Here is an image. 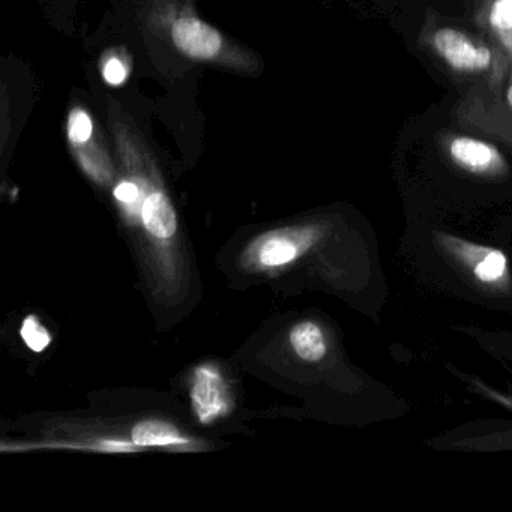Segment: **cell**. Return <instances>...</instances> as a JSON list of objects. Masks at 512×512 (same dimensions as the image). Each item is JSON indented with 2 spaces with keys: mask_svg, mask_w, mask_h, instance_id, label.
Segmentation results:
<instances>
[{
  "mask_svg": "<svg viewBox=\"0 0 512 512\" xmlns=\"http://www.w3.org/2000/svg\"><path fill=\"white\" fill-rule=\"evenodd\" d=\"M142 11L146 29L188 61L244 76L262 70L259 55L206 23L194 0H143Z\"/></svg>",
  "mask_w": 512,
  "mask_h": 512,
  "instance_id": "6da1fadb",
  "label": "cell"
},
{
  "mask_svg": "<svg viewBox=\"0 0 512 512\" xmlns=\"http://www.w3.org/2000/svg\"><path fill=\"white\" fill-rule=\"evenodd\" d=\"M419 46L433 56L451 76L475 83H494L505 76L511 64L484 37H475L457 26L425 17Z\"/></svg>",
  "mask_w": 512,
  "mask_h": 512,
  "instance_id": "7a4b0ae2",
  "label": "cell"
},
{
  "mask_svg": "<svg viewBox=\"0 0 512 512\" xmlns=\"http://www.w3.org/2000/svg\"><path fill=\"white\" fill-rule=\"evenodd\" d=\"M454 118L466 130L512 148V64L497 82L470 85L455 106Z\"/></svg>",
  "mask_w": 512,
  "mask_h": 512,
  "instance_id": "3957f363",
  "label": "cell"
},
{
  "mask_svg": "<svg viewBox=\"0 0 512 512\" xmlns=\"http://www.w3.org/2000/svg\"><path fill=\"white\" fill-rule=\"evenodd\" d=\"M67 139L71 151L89 175L98 181L109 178L112 160L104 146L106 139L83 104H74L68 112Z\"/></svg>",
  "mask_w": 512,
  "mask_h": 512,
  "instance_id": "277c9868",
  "label": "cell"
},
{
  "mask_svg": "<svg viewBox=\"0 0 512 512\" xmlns=\"http://www.w3.org/2000/svg\"><path fill=\"white\" fill-rule=\"evenodd\" d=\"M437 140L446 157L464 172L488 178H496L508 172V163L502 152L481 137L442 131Z\"/></svg>",
  "mask_w": 512,
  "mask_h": 512,
  "instance_id": "5b68a950",
  "label": "cell"
},
{
  "mask_svg": "<svg viewBox=\"0 0 512 512\" xmlns=\"http://www.w3.org/2000/svg\"><path fill=\"white\" fill-rule=\"evenodd\" d=\"M472 20L482 37L512 64V0H485L472 11Z\"/></svg>",
  "mask_w": 512,
  "mask_h": 512,
  "instance_id": "8992f818",
  "label": "cell"
},
{
  "mask_svg": "<svg viewBox=\"0 0 512 512\" xmlns=\"http://www.w3.org/2000/svg\"><path fill=\"white\" fill-rule=\"evenodd\" d=\"M142 217L148 232L157 238H172L178 229V220H176L172 203L167 199L166 194L158 191L146 197Z\"/></svg>",
  "mask_w": 512,
  "mask_h": 512,
  "instance_id": "52a82bcc",
  "label": "cell"
},
{
  "mask_svg": "<svg viewBox=\"0 0 512 512\" xmlns=\"http://www.w3.org/2000/svg\"><path fill=\"white\" fill-rule=\"evenodd\" d=\"M290 343L298 356L305 361H319L326 352L322 331L311 322L298 323L290 332Z\"/></svg>",
  "mask_w": 512,
  "mask_h": 512,
  "instance_id": "ba28073f",
  "label": "cell"
},
{
  "mask_svg": "<svg viewBox=\"0 0 512 512\" xmlns=\"http://www.w3.org/2000/svg\"><path fill=\"white\" fill-rule=\"evenodd\" d=\"M133 442L139 446H166L187 442L176 427L164 421H142L131 431Z\"/></svg>",
  "mask_w": 512,
  "mask_h": 512,
  "instance_id": "9c48e42d",
  "label": "cell"
},
{
  "mask_svg": "<svg viewBox=\"0 0 512 512\" xmlns=\"http://www.w3.org/2000/svg\"><path fill=\"white\" fill-rule=\"evenodd\" d=\"M298 256V248L287 238H272L260 248V260L266 266H281Z\"/></svg>",
  "mask_w": 512,
  "mask_h": 512,
  "instance_id": "30bf717a",
  "label": "cell"
},
{
  "mask_svg": "<svg viewBox=\"0 0 512 512\" xmlns=\"http://www.w3.org/2000/svg\"><path fill=\"white\" fill-rule=\"evenodd\" d=\"M22 338L28 344L29 349L34 350V352H43V350L49 347L50 341H52L49 331L34 316H29L23 322Z\"/></svg>",
  "mask_w": 512,
  "mask_h": 512,
  "instance_id": "8fae6325",
  "label": "cell"
},
{
  "mask_svg": "<svg viewBox=\"0 0 512 512\" xmlns=\"http://www.w3.org/2000/svg\"><path fill=\"white\" fill-rule=\"evenodd\" d=\"M506 269V259L500 251H490L488 256L475 268L476 277L485 283L499 280Z\"/></svg>",
  "mask_w": 512,
  "mask_h": 512,
  "instance_id": "7c38bea8",
  "label": "cell"
},
{
  "mask_svg": "<svg viewBox=\"0 0 512 512\" xmlns=\"http://www.w3.org/2000/svg\"><path fill=\"white\" fill-rule=\"evenodd\" d=\"M103 77L109 85H122L128 77V67L119 56H110L104 61Z\"/></svg>",
  "mask_w": 512,
  "mask_h": 512,
  "instance_id": "4fadbf2b",
  "label": "cell"
},
{
  "mask_svg": "<svg viewBox=\"0 0 512 512\" xmlns=\"http://www.w3.org/2000/svg\"><path fill=\"white\" fill-rule=\"evenodd\" d=\"M115 197L122 203H134L139 200L140 188L134 182L124 181L115 188Z\"/></svg>",
  "mask_w": 512,
  "mask_h": 512,
  "instance_id": "5bb4252c",
  "label": "cell"
},
{
  "mask_svg": "<svg viewBox=\"0 0 512 512\" xmlns=\"http://www.w3.org/2000/svg\"><path fill=\"white\" fill-rule=\"evenodd\" d=\"M49 4L55 5V7H65L68 11H71V7L76 4V0H49Z\"/></svg>",
  "mask_w": 512,
  "mask_h": 512,
  "instance_id": "9a60e30c",
  "label": "cell"
},
{
  "mask_svg": "<svg viewBox=\"0 0 512 512\" xmlns=\"http://www.w3.org/2000/svg\"><path fill=\"white\" fill-rule=\"evenodd\" d=\"M485 0H469L470 8H472V11L475 10V8H478L479 5L484 4Z\"/></svg>",
  "mask_w": 512,
  "mask_h": 512,
  "instance_id": "2e32d148",
  "label": "cell"
}]
</instances>
